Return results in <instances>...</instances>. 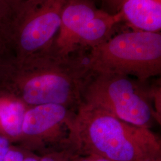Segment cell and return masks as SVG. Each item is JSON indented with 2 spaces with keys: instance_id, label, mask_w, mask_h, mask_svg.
Instances as JSON below:
<instances>
[{
  "instance_id": "1",
  "label": "cell",
  "mask_w": 161,
  "mask_h": 161,
  "mask_svg": "<svg viewBox=\"0 0 161 161\" xmlns=\"http://www.w3.org/2000/svg\"><path fill=\"white\" fill-rule=\"evenodd\" d=\"M90 72L81 53L64 56L49 48L25 58H10L0 77V91L29 108L58 104L76 110Z\"/></svg>"
},
{
  "instance_id": "2",
  "label": "cell",
  "mask_w": 161,
  "mask_h": 161,
  "mask_svg": "<svg viewBox=\"0 0 161 161\" xmlns=\"http://www.w3.org/2000/svg\"><path fill=\"white\" fill-rule=\"evenodd\" d=\"M70 142L77 152L110 161L161 159V139L151 129L132 125L84 103L76 110Z\"/></svg>"
},
{
  "instance_id": "3",
  "label": "cell",
  "mask_w": 161,
  "mask_h": 161,
  "mask_svg": "<svg viewBox=\"0 0 161 161\" xmlns=\"http://www.w3.org/2000/svg\"><path fill=\"white\" fill-rule=\"evenodd\" d=\"M150 80L90 71L82 86L81 103L132 125L151 129L159 124L153 102L154 82Z\"/></svg>"
},
{
  "instance_id": "4",
  "label": "cell",
  "mask_w": 161,
  "mask_h": 161,
  "mask_svg": "<svg viewBox=\"0 0 161 161\" xmlns=\"http://www.w3.org/2000/svg\"><path fill=\"white\" fill-rule=\"evenodd\" d=\"M83 57L92 72L151 80L161 74V32H124L86 50Z\"/></svg>"
},
{
  "instance_id": "5",
  "label": "cell",
  "mask_w": 161,
  "mask_h": 161,
  "mask_svg": "<svg viewBox=\"0 0 161 161\" xmlns=\"http://www.w3.org/2000/svg\"><path fill=\"white\" fill-rule=\"evenodd\" d=\"M67 0H24L13 12L8 54L20 58L52 47Z\"/></svg>"
},
{
  "instance_id": "6",
  "label": "cell",
  "mask_w": 161,
  "mask_h": 161,
  "mask_svg": "<svg viewBox=\"0 0 161 161\" xmlns=\"http://www.w3.org/2000/svg\"><path fill=\"white\" fill-rule=\"evenodd\" d=\"M76 110L58 104L29 107L20 137L14 144L40 156L69 147Z\"/></svg>"
},
{
  "instance_id": "7",
  "label": "cell",
  "mask_w": 161,
  "mask_h": 161,
  "mask_svg": "<svg viewBox=\"0 0 161 161\" xmlns=\"http://www.w3.org/2000/svg\"><path fill=\"white\" fill-rule=\"evenodd\" d=\"M99 10L94 0H67L62 13L58 35L50 48L61 55L74 54L76 35Z\"/></svg>"
},
{
  "instance_id": "8",
  "label": "cell",
  "mask_w": 161,
  "mask_h": 161,
  "mask_svg": "<svg viewBox=\"0 0 161 161\" xmlns=\"http://www.w3.org/2000/svg\"><path fill=\"white\" fill-rule=\"evenodd\" d=\"M119 12L134 30L161 32V0H127Z\"/></svg>"
},
{
  "instance_id": "9",
  "label": "cell",
  "mask_w": 161,
  "mask_h": 161,
  "mask_svg": "<svg viewBox=\"0 0 161 161\" xmlns=\"http://www.w3.org/2000/svg\"><path fill=\"white\" fill-rule=\"evenodd\" d=\"M121 22L120 12L110 14L100 9L76 35L74 42V53L89 50L108 40L112 37L115 25Z\"/></svg>"
},
{
  "instance_id": "10",
  "label": "cell",
  "mask_w": 161,
  "mask_h": 161,
  "mask_svg": "<svg viewBox=\"0 0 161 161\" xmlns=\"http://www.w3.org/2000/svg\"><path fill=\"white\" fill-rule=\"evenodd\" d=\"M28 108L17 98L0 91V135L8 139L11 144H17L19 142Z\"/></svg>"
},
{
  "instance_id": "11",
  "label": "cell",
  "mask_w": 161,
  "mask_h": 161,
  "mask_svg": "<svg viewBox=\"0 0 161 161\" xmlns=\"http://www.w3.org/2000/svg\"><path fill=\"white\" fill-rule=\"evenodd\" d=\"M12 14L11 8L4 0H0V51L8 57H9L8 40Z\"/></svg>"
},
{
  "instance_id": "12",
  "label": "cell",
  "mask_w": 161,
  "mask_h": 161,
  "mask_svg": "<svg viewBox=\"0 0 161 161\" xmlns=\"http://www.w3.org/2000/svg\"><path fill=\"white\" fill-rule=\"evenodd\" d=\"M31 151L17 144H11L4 161H25Z\"/></svg>"
},
{
  "instance_id": "13",
  "label": "cell",
  "mask_w": 161,
  "mask_h": 161,
  "mask_svg": "<svg viewBox=\"0 0 161 161\" xmlns=\"http://www.w3.org/2000/svg\"><path fill=\"white\" fill-rule=\"evenodd\" d=\"M72 147L56 150L40 156L39 161H67L72 152Z\"/></svg>"
},
{
  "instance_id": "14",
  "label": "cell",
  "mask_w": 161,
  "mask_h": 161,
  "mask_svg": "<svg viewBox=\"0 0 161 161\" xmlns=\"http://www.w3.org/2000/svg\"><path fill=\"white\" fill-rule=\"evenodd\" d=\"M67 161H110L100 156L83 153L73 149Z\"/></svg>"
},
{
  "instance_id": "15",
  "label": "cell",
  "mask_w": 161,
  "mask_h": 161,
  "mask_svg": "<svg viewBox=\"0 0 161 161\" xmlns=\"http://www.w3.org/2000/svg\"><path fill=\"white\" fill-rule=\"evenodd\" d=\"M102 9L110 14H115L120 12L123 4L127 0H101Z\"/></svg>"
},
{
  "instance_id": "16",
  "label": "cell",
  "mask_w": 161,
  "mask_h": 161,
  "mask_svg": "<svg viewBox=\"0 0 161 161\" xmlns=\"http://www.w3.org/2000/svg\"><path fill=\"white\" fill-rule=\"evenodd\" d=\"M11 144L8 139L0 135V161H4L6 153Z\"/></svg>"
},
{
  "instance_id": "17",
  "label": "cell",
  "mask_w": 161,
  "mask_h": 161,
  "mask_svg": "<svg viewBox=\"0 0 161 161\" xmlns=\"http://www.w3.org/2000/svg\"><path fill=\"white\" fill-rule=\"evenodd\" d=\"M10 58L7 57L4 54L0 51V77L2 75L4 69L6 67V64H7L8 59Z\"/></svg>"
},
{
  "instance_id": "18",
  "label": "cell",
  "mask_w": 161,
  "mask_h": 161,
  "mask_svg": "<svg viewBox=\"0 0 161 161\" xmlns=\"http://www.w3.org/2000/svg\"><path fill=\"white\" fill-rule=\"evenodd\" d=\"M23 1L24 0H4L6 3L11 8L12 12H13Z\"/></svg>"
},
{
  "instance_id": "19",
  "label": "cell",
  "mask_w": 161,
  "mask_h": 161,
  "mask_svg": "<svg viewBox=\"0 0 161 161\" xmlns=\"http://www.w3.org/2000/svg\"><path fill=\"white\" fill-rule=\"evenodd\" d=\"M161 161V159H155V160H152V161Z\"/></svg>"
}]
</instances>
